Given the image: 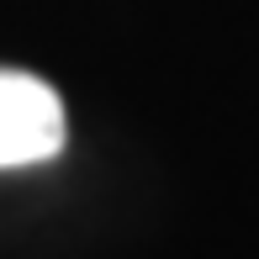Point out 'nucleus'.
<instances>
[{
    "label": "nucleus",
    "mask_w": 259,
    "mask_h": 259,
    "mask_svg": "<svg viewBox=\"0 0 259 259\" xmlns=\"http://www.w3.org/2000/svg\"><path fill=\"white\" fill-rule=\"evenodd\" d=\"M69 122L53 85L21 69H0V169H27L64 154Z\"/></svg>",
    "instance_id": "1"
}]
</instances>
